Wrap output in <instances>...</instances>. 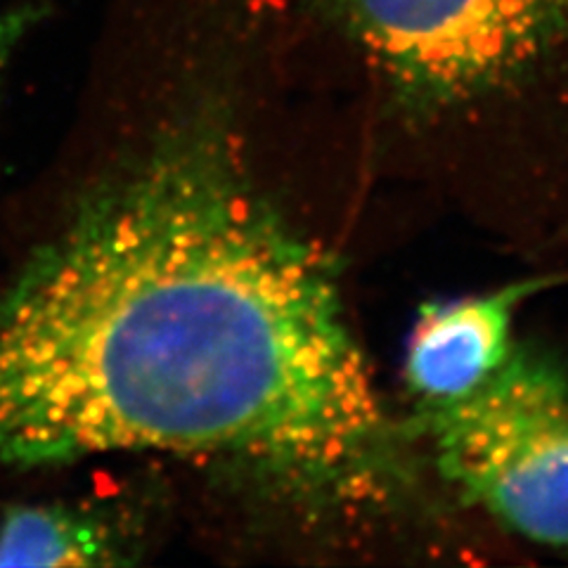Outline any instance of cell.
I'll use <instances>...</instances> for the list:
<instances>
[{
	"instance_id": "6da1fadb",
	"label": "cell",
	"mask_w": 568,
	"mask_h": 568,
	"mask_svg": "<svg viewBox=\"0 0 568 568\" xmlns=\"http://www.w3.org/2000/svg\"><path fill=\"white\" fill-rule=\"evenodd\" d=\"M164 455L311 517L410 486L332 263L211 106L88 190L0 292V465Z\"/></svg>"
},
{
	"instance_id": "7a4b0ae2",
	"label": "cell",
	"mask_w": 568,
	"mask_h": 568,
	"mask_svg": "<svg viewBox=\"0 0 568 568\" xmlns=\"http://www.w3.org/2000/svg\"><path fill=\"white\" fill-rule=\"evenodd\" d=\"M438 471L524 538L568 547V379L511 351L471 394L422 405Z\"/></svg>"
},
{
	"instance_id": "3957f363",
	"label": "cell",
	"mask_w": 568,
	"mask_h": 568,
	"mask_svg": "<svg viewBox=\"0 0 568 568\" xmlns=\"http://www.w3.org/2000/svg\"><path fill=\"white\" fill-rule=\"evenodd\" d=\"M415 102L443 104L519 77L568 41V0H317Z\"/></svg>"
},
{
	"instance_id": "277c9868",
	"label": "cell",
	"mask_w": 568,
	"mask_h": 568,
	"mask_svg": "<svg viewBox=\"0 0 568 568\" xmlns=\"http://www.w3.org/2000/svg\"><path fill=\"white\" fill-rule=\"evenodd\" d=\"M555 277L422 306L405 355V379L422 405L450 403L490 379L511 355V323L526 298Z\"/></svg>"
},
{
	"instance_id": "5b68a950",
	"label": "cell",
	"mask_w": 568,
	"mask_h": 568,
	"mask_svg": "<svg viewBox=\"0 0 568 568\" xmlns=\"http://www.w3.org/2000/svg\"><path fill=\"white\" fill-rule=\"evenodd\" d=\"M131 542L95 509L17 505L0 514V566H116Z\"/></svg>"
},
{
	"instance_id": "8992f818",
	"label": "cell",
	"mask_w": 568,
	"mask_h": 568,
	"mask_svg": "<svg viewBox=\"0 0 568 568\" xmlns=\"http://www.w3.org/2000/svg\"><path fill=\"white\" fill-rule=\"evenodd\" d=\"M45 20V10L39 3H14L0 8V81L20 48L31 31Z\"/></svg>"
}]
</instances>
